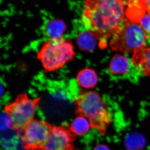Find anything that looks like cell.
<instances>
[{
  "label": "cell",
  "instance_id": "obj_9",
  "mask_svg": "<svg viewBox=\"0 0 150 150\" xmlns=\"http://www.w3.org/2000/svg\"><path fill=\"white\" fill-rule=\"evenodd\" d=\"M71 144L69 133L63 128L55 127L50 129L42 148L43 150H69Z\"/></svg>",
  "mask_w": 150,
  "mask_h": 150
},
{
  "label": "cell",
  "instance_id": "obj_17",
  "mask_svg": "<svg viewBox=\"0 0 150 150\" xmlns=\"http://www.w3.org/2000/svg\"><path fill=\"white\" fill-rule=\"evenodd\" d=\"M93 150H109V149L103 145H99L96 146Z\"/></svg>",
  "mask_w": 150,
  "mask_h": 150
},
{
  "label": "cell",
  "instance_id": "obj_7",
  "mask_svg": "<svg viewBox=\"0 0 150 150\" xmlns=\"http://www.w3.org/2000/svg\"><path fill=\"white\" fill-rule=\"evenodd\" d=\"M50 130L45 122L32 120L25 127L23 141L25 145L30 149L42 147Z\"/></svg>",
  "mask_w": 150,
  "mask_h": 150
},
{
  "label": "cell",
  "instance_id": "obj_16",
  "mask_svg": "<svg viewBox=\"0 0 150 150\" xmlns=\"http://www.w3.org/2000/svg\"><path fill=\"white\" fill-rule=\"evenodd\" d=\"M118 1L121 2V4H123V5H130L131 3L134 2L135 1L137 0H117Z\"/></svg>",
  "mask_w": 150,
  "mask_h": 150
},
{
  "label": "cell",
  "instance_id": "obj_1",
  "mask_svg": "<svg viewBox=\"0 0 150 150\" xmlns=\"http://www.w3.org/2000/svg\"><path fill=\"white\" fill-rule=\"evenodd\" d=\"M125 13L124 5L117 0H86L82 23L103 43L123 24L126 19Z\"/></svg>",
  "mask_w": 150,
  "mask_h": 150
},
{
  "label": "cell",
  "instance_id": "obj_4",
  "mask_svg": "<svg viewBox=\"0 0 150 150\" xmlns=\"http://www.w3.org/2000/svg\"><path fill=\"white\" fill-rule=\"evenodd\" d=\"M148 40L146 33L139 24L126 18L112 36L110 46L113 51L134 54L146 47Z\"/></svg>",
  "mask_w": 150,
  "mask_h": 150
},
{
  "label": "cell",
  "instance_id": "obj_3",
  "mask_svg": "<svg viewBox=\"0 0 150 150\" xmlns=\"http://www.w3.org/2000/svg\"><path fill=\"white\" fill-rule=\"evenodd\" d=\"M76 53L71 40L68 38L49 39L37 53V59L45 71H57L74 58Z\"/></svg>",
  "mask_w": 150,
  "mask_h": 150
},
{
  "label": "cell",
  "instance_id": "obj_2",
  "mask_svg": "<svg viewBox=\"0 0 150 150\" xmlns=\"http://www.w3.org/2000/svg\"><path fill=\"white\" fill-rule=\"evenodd\" d=\"M76 104L80 115L88 118L92 127L104 136L112 123V115L104 98L97 92L88 91L78 97Z\"/></svg>",
  "mask_w": 150,
  "mask_h": 150
},
{
  "label": "cell",
  "instance_id": "obj_13",
  "mask_svg": "<svg viewBox=\"0 0 150 150\" xmlns=\"http://www.w3.org/2000/svg\"><path fill=\"white\" fill-rule=\"evenodd\" d=\"M66 30V25L62 21L51 20L48 22L45 27V35L49 39H59L62 38Z\"/></svg>",
  "mask_w": 150,
  "mask_h": 150
},
{
  "label": "cell",
  "instance_id": "obj_15",
  "mask_svg": "<svg viewBox=\"0 0 150 150\" xmlns=\"http://www.w3.org/2000/svg\"><path fill=\"white\" fill-rule=\"evenodd\" d=\"M14 126L13 120L7 111L2 112L0 116V129L3 132L11 130Z\"/></svg>",
  "mask_w": 150,
  "mask_h": 150
},
{
  "label": "cell",
  "instance_id": "obj_12",
  "mask_svg": "<svg viewBox=\"0 0 150 150\" xmlns=\"http://www.w3.org/2000/svg\"><path fill=\"white\" fill-rule=\"evenodd\" d=\"M76 81L78 84L82 87L91 88L95 86L97 83L98 77L93 70L86 68L78 73Z\"/></svg>",
  "mask_w": 150,
  "mask_h": 150
},
{
  "label": "cell",
  "instance_id": "obj_6",
  "mask_svg": "<svg viewBox=\"0 0 150 150\" xmlns=\"http://www.w3.org/2000/svg\"><path fill=\"white\" fill-rule=\"evenodd\" d=\"M110 76L117 79H129L137 83L141 75L132 59L127 56L116 54L112 57L109 65Z\"/></svg>",
  "mask_w": 150,
  "mask_h": 150
},
{
  "label": "cell",
  "instance_id": "obj_11",
  "mask_svg": "<svg viewBox=\"0 0 150 150\" xmlns=\"http://www.w3.org/2000/svg\"><path fill=\"white\" fill-rule=\"evenodd\" d=\"M98 41H100L99 39L93 33L85 28L79 34L76 39L79 48L86 51H93Z\"/></svg>",
  "mask_w": 150,
  "mask_h": 150
},
{
  "label": "cell",
  "instance_id": "obj_14",
  "mask_svg": "<svg viewBox=\"0 0 150 150\" xmlns=\"http://www.w3.org/2000/svg\"><path fill=\"white\" fill-rule=\"evenodd\" d=\"M91 127V122L88 118L80 115L73 120L71 123V129L74 134L81 136L87 134Z\"/></svg>",
  "mask_w": 150,
  "mask_h": 150
},
{
  "label": "cell",
  "instance_id": "obj_5",
  "mask_svg": "<svg viewBox=\"0 0 150 150\" xmlns=\"http://www.w3.org/2000/svg\"><path fill=\"white\" fill-rule=\"evenodd\" d=\"M39 98L32 99L26 94H20L16 100L6 108L18 129L25 128L35 116Z\"/></svg>",
  "mask_w": 150,
  "mask_h": 150
},
{
  "label": "cell",
  "instance_id": "obj_18",
  "mask_svg": "<svg viewBox=\"0 0 150 150\" xmlns=\"http://www.w3.org/2000/svg\"><path fill=\"white\" fill-rule=\"evenodd\" d=\"M146 5L150 11V0H145Z\"/></svg>",
  "mask_w": 150,
  "mask_h": 150
},
{
  "label": "cell",
  "instance_id": "obj_10",
  "mask_svg": "<svg viewBox=\"0 0 150 150\" xmlns=\"http://www.w3.org/2000/svg\"><path fill=\"white\" fill-rule=\"evenodd\" d=\"M132 59L141 74L150 76V47L134 52Z\"/></svg>",
  "mask_w": 150,
  "mask_h": 150
},
{
  "label": "cell",
  "instance_id": "obj_8",
  "mask_svg": "<svg viewBox=\"0 0 150 150\" xmlns=\"http://www.w3.org/2000/svg\"><path fill=\"white\" fill-rule=\"evenodd\" d=\"M126 15L130 20L142 26L147 34L150 44V11L145 0H137L129 5Z\"/></svg>",
  "mask_w": 150,
  "mask_h": 150
}]
</instances>
